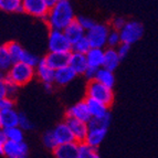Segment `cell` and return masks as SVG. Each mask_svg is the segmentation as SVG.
<instances>
[{
  "instance_id": "cell-11",
  "label": "cell",
  "mask_w": 158,
  "mask_h": 158,
  "mask_svg": "<svg viewBox=\"0 0 158 158\" xmlns=\"http://www.w3.org/2000/svg\"><path fill=\"white\" fill-rule=\"evenodd\" d=\"M70 58H71V53L49 52L47 56H44V60L48 63V65L50 66L52 70L58 71L60 69L69 66V64H70Z\"/></svg>"
},
{
  "instance_id": "cell-31",
  "label": "cell",
  "mask_w": 158,
  "mask_h": 158,
  "mask_svg": "<svg viewBox=\"0 0 158 158\" xmlns=\"http://www.w3.org/2000/svg\"><path fill=\"white\" fill-rule=\"evenodd\" d=\"M121 44H122L121 32L111 29L110 34H108V38H107V48H111V49H117Z\"/></svg>"
},
{
  "instance_id": "cell-2",
  "label": "cell",
  "mask_w": 158,
  "mask_h": 158,
  "mask_svg": "<svg viewBox=\"0 0 158 158\" xmlns=\"http://www.w3.org/2000/svg\"><path fill=\"white\" fill-rule=\"evenodd\" d=\"M5 77L10 82H12L13 84L20 87L28 84L35 77V69L23 62H17V63H13V65Z\"/></svg>"
},
{
  "instance_id": "cell-45",
  "label": "cell",
  "mask_w": 158,
  "mask_h": 158,
  "mask_svg": "<svg viewBox=\"0 0 158 158\" xmlns=\"http://www.w3.org/2000/svg\"><path fill=\"white\" fill-rule=\"evenodd\" d=\"M96 158H101V157H100V156H98V157H96Z\"/></svg>"
},
{
  "instance_id": "cell-20",
  "label": "cell",
  "mask_w": 158,
  "mask_h": 158,
  "mask_svg": "<svg viewBox=\"0 0 158 158\" xmlns=\"http://www.w3.org/2000/svg\"><path fill=\"white\" fill-rule=\"evenodd\" d=\"M122 59L119 58L118 53L116 49H111L106 48L105 56H104V63H103V69H106L108 71L114 72L117 69V66L121 63Z\"/></svg>"
},
{
  "instance_id": "cell-35",
  "label": "cell",
  "mask_w": 158,
  "mask_h": 158,
  "mask_svg": "<svg viewBox=\"0 0 158 158\" xmlns=\"http://www.w3.org/2000/svg\"><path fill=\"white\" fill-rule=\"evenodd\" d=\"M77 19V21L80 22V24L83 27V29L86 32L90 31L91 29H93V28L98 24V22H95L93 19L89 18V17H85V16H79Z\"/></svg>"
},
{
  "instance_id": "cell-26",
  "label": "cell",
  "mask_w": 158,
  "mask_h": 158,
  "mask_svg": "<svg viewBox=\"0 0 158 158\" xmlns=\"http://www.w3.org/2000/svg\"><path fill=\"white\" fill-rule=\"evenodd\" d=\"M13 65V61L11 59L10 54L8 52L7 45L2 44L0 47V69L2 72H8L11 69V66Z\"/></svg>"
},
{
  "instance_id": "cell-7",
  "label": "cell",
  "mask_w": 158,
  "mask_h": 158,
  "mask_svg": "<svg viewBox=\"0 0 158 158\" xmlns=\"http://www.w3.org/2000/svg\"><path fill=\"white\" fill-rule=\"evenodd\" d=\"M23 10L29 16L45 20L50 9L48 8L45 0H23Z\"/></svg>"
},
{
  "instance_id": "cell-41",
  "label": "cell",
  "mask_w": 158,
  "mask_h": 158,
  "mask_svg": "<svg viewBox=\"0 0 158 158\" xmlns=\"http://www.w3.org/2000/svg\"><path fill=\"white\" fill-rule=\"evenodd\" d=\"M1 98H7V87L5 82L0 80V100Z\"/></svg>"
},
{
  "instance_id": "cell-38",
  "label": "cell",
  "mask_w": 158,
  "mask_h": 158,
  "mask_svg": "<svg viewBox=\"0 0 158 158\" xmlns=\"http://www.w3.org/2000/svg\"><path fill=\"white\" fill-rule=\"evenodd\" d=\"M15 101L11 98H1L0 100V111H8V110H15Z\"/></svg>"
},
{
  "instance_id": "cell-10",
  "label": "cell",
  "mask_w": 158,
  "mask_h": 158,
  "mask_svg": "<svg viewBox=\"0 0 158 158\" xmlns=\"http://www.w3.org/2000/svg\"><path fill=\"white\" fill-rule=\"evenodd\" d=\"M65 122L69 125V127L71 128L72 133H73L75 142L79 143V144L85 143L87 134H89V124L82 121H79V119L68 118V117H65Z\"/></svg>"
},
{
  "instance_id": "cell-44",
  "label": "cell",
  "mask_w": 158,
  "mask_h": 158,
  "mask_svg": "<svg viewBox=\"0 0 158 158\" xmlns=\"http://www.w3.org/2000/svg\"><path fill=\"white\" fill-rule=\"evenodd\" d=\"M44 85V90L47 91V92H52L53 91V87H54V83H45Z\"/></svg>"
},
{
  "instance_id": "cell-30",
  "label": "cell",
  "mask_w": 158,
  "mask_h": 158,
  "mask_svg": "<svg viewBox=\"0 0 158 158\" xmlns=\"http://www.w3.org/2000/svg\"><path fill=\"white\" fill-rule=\"evenodd\" d=\"M111 114L103 118H92L89 123V128H108L111 124Z\"/></svg>"
},
{
  "instance_id": "cell-43",
  "label": "cell",
  "mask_w": 158,
  "mask_h": 158,
  "mask_svg": "<svg viewBox=\"0 0 158 158\" xmlns=\"http://www.w3.org/2000/svg\"><path fill=\"white\" fill-rule=\"evenodd\" d=\"M45 3H47L48 8L51 10L52 8H54V7H56V5L58 3V0H45Z\"/></svg>"
},
{
  "instance_id": "cell-22",
  "label": "cell",
  "mask_w": 158,
  "mask_h": 158,
  "mask_svg": "<svg viewBox=\"0 0 158 158\" xmlns=\"http://www.w3.org/2000/svg\"><path fill=\"white\" fill-rule=\"evenodd\" d=\"M77 74L72 70L70 66L66 68L60 69L58 71H56V77H54V84H56L58 86H64L68 85L69 83H71Z\"/></svg>"
},
{
  "instance_id": "cell-4",
  "label": "cell",
  "mask_w": 158,
  "mask_h": 158,
  "mask_svg": "<svg viewBox=\"0 0 158 158\" xmlns=\"http://www.w3.org/2000/svg\"><path fill=\"white\" fill-rule=\"evenodd\" d=\"M49 52L52 53H71L72 43L61 30H50L48 37Z\"/></svg>"
},
{
  "instance_id": "cell-36",
  "label": "cell",
  "mask_w": 158,
  "mask_h": 158,
  "mask_svg": "<svg viewBox=\"0 0 158 158\" xmlns=\"http://www.w3.org/2000/svg\"><path fill=\"white\" fill-rule=\"evenodd\" d=\"M19 127L22 131H31L34 127L33 123L28 118V116L24 113H20V117H19Z\"/></svg>"
},
{
  "instance_id": "cell-15",
  "label": "cell",
  "mask_w": 158,
  "mask_h": 158,
  "mask_svg": "<svg viewBox=\"0 0 158 158\" xmlns=\"http://www.w3.org/2000/svg\"><path fill=\"white\" fill-rule=\"evenodd\" d=\"M69 66L77 75H81V74L84 75L86 70L89 69L86 56L85 54H80V53L71 52V58H70V64H69Z\"/></svg>"
},
{
  "instance_id": "cell-23",
  "label": "cell",
  "mask_w": 158,
  "mask_h": 158,
  "mask_svg": "<svg viewBox=\"0 0 158 158\" xmlns=\"http://www.w3.org/2000/svg\"><path fill=\"white\" fill-rule=\"evenodd\" d=\"M0 9L5 12L10 13L24 12L23 0H1L0 1Z\"/></svg>"
},
{
  "instance_id": "cell-14",
  "label": "cell",
  "mask_w": 158,
  "mask_h": 158,
  "mask_svg": "<svg viewBox=\"0 0 158 158\" xmlns=\"http://www.w3.org/2000/svg\"><path fill=\"white\" fill-rule=\"evenodd\" d=\"M35 77L41 82H43V84H45V83H54L56 71L48 65L44 58L40 60L39 64L35 68Z\"/></svg>"
},
{
  "instance_id": "cell-1",
  "label": "cell",
  "mask_w": 158,
  "mask_h": 158,
  "mask_svg": "<svg viewBox=\"0 0 158 158\" xmlns=\"http://www.w3.org/2000/svg\"><path fill=\"white\" fill-rule=\"evenodd\" d=\"M73 7L69 0H58L54 8L49 11L45 21L50 30H61L63 31L69 24L75 20Z\"/></svg>"
},
{
  "instance_id": "cell-28",
  "label": "cell",
  "mask_w": 158,
  "mask_h": 158,
  "mask_svg": "<svg viewBox=\"0 0 158 158\" xmlns=\"http://www.w3.org/2000/svg\"><path fill=\"white\" fill-rule=\"evenodd\" d=\"M91 49H92V47H91V43L86 38V35L72 44V52L73 53H80V54H85L86 56L87 52Z\"/></svg>"
},
{
  "instance_id": "cell-33",
  "label": "cell",
  "mask_w": 158,
  "mask_h": 158,
  "mask_svg": "<svg viewBox=\"0 0 158 158\" xmlns=\"http://www.w3.org/2000/svg\"><path fill=\"white\" fill-rule=\"evenodd\" d=\"M1 81L5 82L6 84V87H7V98H11V100H15V98H17V95H18V89L19 86L16 84H13L12 82L9 81L7 77L1 74Z\"/></svg>"
},
{
  "instance_id": "cell-34",
  "label": "cell",
  "mask_w": 158,
  "mask_h": 158,
  "mask_svg": "<svg viewBox=\"0 0 158 158\" xmlns=\"http://www.w3.org/2000/svg\"><path fill=\"white\" fill-rule=\"evenodd\" d=\"M40 60L41 59L38 58L35 54H33V53L29 52V51H24L23 56H22V59H21V62H23V63L28 64V65L32 66V68H37V65L39 64Z\"/></svg>"
},
{
  "instance_id": "cell-24",
  "label": "cell",
  "mask_w": 158,
  "mask_h": 158,
  "mask_svg": "<svg viewBox=\"0 0 158 158\" xmlns=\"http://www.w3.org/2000/svg\"><path fill=\"white\" fill-rule=\"evenodd\" d=\"M95 81L100 82L101 84L105 85L113 90V86L115 85V77H114V72L108 71L106 69H100L96 74V79Z\"/></svg>"
},
{
  "instance_id": "cell-21",
  "label": "cell",
  "mask_w": 158,
  "mask_h": 158,
  "mask_svg": "<svg viewBox=\"0 0 158 158\" xmlns=\"http://www.w3.org/2000/svg\"><path fill=\"white\" fill-rule=\"evenodd\" d=\"M104 56H105V49L92 48L86 54L89 66L95 69H102L103 63H104Z\"/></svg>"
},
{
  "instance_id": "cell-3",
  "label": "cell",
  "mask_w": 158,
  "mask_h": 158,
  "mask_svg": "<svg viewBox=\"0 0 158 158\" xmlns=\"http://www.w3.org/2000/svg\"><path fill=\"white\" fill-rule=\"evenodd\" d=\"M86 98H93L95 101L103 103L108 107L114 102V93L113 90L105 85L101 84L98 81H91L86 85Z\"/></svg>"
},
{
  "instance_id": "cell-39",
  "label": "cell",
  "mask_w": 158,
  "mask_h": 158,
  "mask_svg": "<svg viewBox=\"0 0 158 158\" xmlns=\"http://www.w3.org/2000/svg\"><path fill=\"white\" fill-rule=\"evenodd\" d=\"M129 50H131V45L127 44V43H123V42H122V44L116 49V51H117L119 58H121L122 60L126 58L127 54H128V52H129Z\"/></svg>"
},
{
  "instance_id": "cell-13",
  "label": "cell",
  "mask_w": 158,
  "mask_h": 158,
  "mask_svg": "<svg viewBox=\"0 0 158 158\" xmlns=\"http://www.w3.org/2000/svg\"><path fill=\"white\" fill-rule=\"evenodd\" d=\"M80 144L77 142L59 145L53 150L56 158H79Z\"/></svg>"
},
{
  "instance_id": "cell-37",
  "label": "cell",
  "mask_w": 158,
  "mask_h": 158,
  "mask_svg": "<svg viewBox=\"0 0 158 158\" xmlns=\"http://www.w3.org/2000/svg\"><path fill=\"white\" fill-rule=\"evenodd\" d=\"M127 23V20H125L123 17H114L111 21V29L116 30V31H122V29Z\"/></svg>"
},
{
  "instance_id": "cell-27",
  "label": "cell",
  "mask_w": 158,
  "mask_h": 158,
  "mask_svg": "<svg viewBox=\"0 0 158 158\" xmlns=\"http://www.w3.org/2000/svg\"><path fill=\"white\" fill-rule=\"evenodd\" d=\"M5 132L6 136L10 142H16V143H21L24 142V133L19 126L17 127H11V128L2 129Z\"/></svg>"
},
{
  "instance_id": "cell-18",
  "label": "cell",
  "mask_w": 158,
  "mask_h": 158,
  "mask_svg": "<svg viewBox=\"0 0 158 158\" xmlns=\"http://www.w3.org/2000/svg\"><path fill=\"white\" fill-rule=\"evenodd\" d=\"M63 32L65 33L66 38L70 40V42H71L72 44L86 35V31H85V30L83 29V27L80 24V22L77 21V19H75L71 24H69L65 29L63 30Z\"/></svg>"
},
{
  "instance_id": "cell-9",
  "label": "cell",
  "mask_w": 158,
  "mask_h": 158,
  "mask_svg": "<svg viewBox=\"0 0 158 158\" xmlns=\"http://www.w3.org/2000/svg\"><path fill=\"white\" fill-rule=\"evenodd\" d=\"M66 117L68 118L79 119V121H82L89 124L90 121L92 119V115H91L90 110H89V106H87L85 100L70 106L66 111Z\"/></svg>"
},
{
  "instance_id": "cell-17",
  "label": "cell",
  "mask_w": 158,
  "mask_h": 158,
  "mask_svg": "<svg viewBox=\"0 0 158 158\" xmlns=\"http://www.w3.org/2000/svg\"><path fill=\"white\" fill-rule=\"evenodd\" d=\"M19 117H20V113L16 112L15 110L0 111V127L1 129L19 126Z\"/></svg>"
},
{
  "instance_id": "cell-5",
  "label": "cell",
  "mask_w": 158,
  "mask_h": 158,
  "mask_svg": "<svg viewBox=\"0 0 158 158\" xmlns=\"http://www.w3.org/2000/svg\"><path fill=\"white\" fill-rule=\"evenodd\" d=\"M111 31V27L105 23H98L96 26L86 32V38L89 39L92 48L104 49L107 47V38Z\"/></svg>"
},
{
  "instance_id": "cell-29",
  "label": "cell",
  "mask_w": 158,
  "mask_h": 158,
  "mask_svg": "<svg viewBox=\"0 0 158 158\" xmlns=\"http://www.w3.org/2000/svg\"><path fill=\"white\" fill-rule=\"evenodd\" d=\"M42 143L48 149H51V150H54L59 146L52 129H51V131H47V132L42 135Z\"/></svg>"
},
{
  "instance_id": "cell-19",
  "label": "cell",
  "mask_w": 158,
  "mask_h": 158,
  "mask_svg": "<svg viewBox=\"0 0 158 158\" xmlns=\"http://www.w3.org/2000/svg\"><path fill=\"white\" fill-rule=\"evenodd\" d=\"M106 134H107L106 128H89V134L85 143L91 147L98 149V147L106 137Z\"/></svg>"
},
{
  "instance_id": "cell-16",
  "label": "cell",
  "mask_w": 158,
  "mask_h": 158,
  "mask_svg": "<svg viewBox=\"0 0 158 158\" xmlns=\"http://www.w3.org/2000/svg\"><path fill=\"white\" fill-rule=\"evenodd\" d=\"M85 102H86L87 106H89V110H90V113L92 115V118H103V117H106L107 115H110V110H108V106L103 104V103L98 102V101H95L93 98H85Z\"/></svg>"
},
{
  "instance_id": "cell-12",
  "label": "cell",
  "mask_w": 158,
  "mask_h": 158,
  "mask_svg": "<svg viewBox=\"0 0 158 158\" xmlns=\"http://www.w3.org/2000/svg\"><path fill=\"white\" fill-rule=\"evenodd\" d=\"M52 131H53V134H54V136H56V142H58L59 145L75 142L73 133H72L71 128L69 127V125L66 124L65 121L59 123Z\"/></svg>"
},
{
  "instance_id": "cell-42",
  "label": "cell",
  "mask_w": 158,
  "mask_h": 158,
  "mask_svg": "<svg viewBox=\"0 0 158 158\" xmlns=\"http://www.w3.org/2000/svg\"><path fill=\"white\" fill-rule=\"evenodd\" d=\"M7 142H8V138H7V136H6L5 132L1 129V131H0V146L5 145Z\"/></svg>"
},
{
  "instance_id": "cell-32",
  "label": "cell",
  "mask_w": 158,
  "mask_h": 158,
  "mask_svg": "<svg viewBox=\"0 0 158 158\" xmlns=\"http://www.w3.org/2000/svg\"><path fill=\"white\" fill-rule=\"evenodd\" d=\"M96 149L91 146H89L86 143H82L80 144V153L79 158H96L98 157Z\"/></svg>"
},
{
  "instance_id": "cell-40",
  "label": "cell",
  "mask_w": 158,
  "mask_h": 158,
  "mask_svg": "<svg viewBox=\"0 0 158 158\" xmlns=\"http://www.w3.org/2000/svg\"><path fill=\"white\" fill-rule=\"evenodd\" d=\"M100 70V69H95V68H90L89 66V69L86 70V72H85L84 77H86V80L89 82L91 81H94L95 79H96V74H98V71Z\"/></svg>"
},
{
  "instance_id": "cell-6",
  "label": "cell",
  "mask_w": 158,
  "mask_h": 158,
  "mask_svg": "<svg viewBox=\"0 0 158 158\" xmlns=\"http://www.w3.org/2000/svg\"><path fill=\"white\" fill-rule=\"evenodd\" d=\"M144 34V27L139 21L129 20L121 31L122 42L132 45L139 41Z\"/></svg>"
},
{
  "instance_id": "cell-25",
  "label": "cell",
  "mask_w": 158,
  "mask_h": 158,
  "mask_svg": "<svg viewBox=\"0 0 158 158\" xmlns=\"http://www.w3.org/2000/svg\"><path fill=\"white\" fill-rule=\"evenodd\" d=\"M7 45V49H8V52L10 54L11 59H12L13 63H17V62H21L22 56L24 53V49L22 48V45L20 43L16 42V41H10V42L6 43Z\"/></svg>"
},
{
  "instance_id": "cell-8",
  "label": "cell",
  "mask_w": 158,
  "mask_h": 158,
  "mask_svg": "<svg viewBox=\"0 0 158 158\" xmlns=\"http://www.w3.org/2000/svg\"><path fill=\"white\" fill-rule=\"evenodd\" d=\"M0 154L8 158H26L28 154V145L24 142H8L0 146Z\"/></svg>"
}]
</instances>
